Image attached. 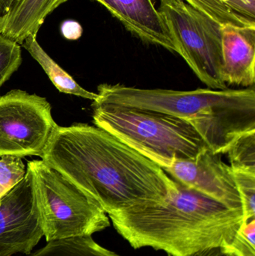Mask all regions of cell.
<instances>
[{"label": "cell", "mask_w": 255, "mask_h": 256, "mask_svg": "<svg viewBox=\"0 0 255 256\" xmlns=\"http://www.w3.org/2000/svg\"><path fill=\"white\" fill-rule=\"evenodd\" d=\"M16 1V0H0V18L9 12Z\"/></svg>", "instance_id": "obj_23"}, {"label": "cell", "mask_w": 255, "mask_h": 256, "mask_svg": "<svg viewBox=\"0 0 255 256\" xmlns=\"http://www.w3.org/2000/svg\"><path fill=\"white\" fill-rule=\"evenodd\" d=\"M165 172L183 186L214 198L234 210H242L243 202L230 165L221 154L210 148L191 159L175 160Z\"/></svg>", "instance_id": "obj_9"}, {"label": "cell", "mask_w": 255, "mask_h": 256, "mask_svg": "<svg viewBox=\"0 0 255 256\" xmlns=\"http://www.w3.org/2000/svg\"><path fill=\"white\" fill-rule=\"evenodd\" d=\"M61 32L63 37L67 40H75L79 39L82 36V27L79 22L75 20L64 21L61 25Z\"/></svg>", "instance_id": "obj_21"}, {"label": "cell", "mask_w": 255, "mask_h": 256, "mask_svg": "<svg viewBox=\"0 0 255 256\" xmlns=\"http://www.w3.org/2000/svg\"><path fill=\"white\" fill-rule=\"evenodd\" d=\"M45 98L15 90L0 97V158H41L58 124Z\"/></svg>", "instance_id": "obj_7"}, {"label": "cell", "mask_w": 255, "mask_h": 256, "mask_svg": "<svg viewBox=\"0 0 255 256\" xmlns=\"http://www.w3.org/2000/svg\"><path fill=\"white\" fill-rule=\"evenodd\" d=\"M40 158L108 215L162 202L177 190L161 167L96 126H57Z\"/></svg>", "instance_id": "obj_1"}, {"label": "cell", "mask_w": 255, "mask_h": 256, "mask_svg": "<svg viewBox=\"0 0 255 256\" xmlns=\"http://www.w3.org/2000/svg\"><path fill=\"white\" fill-rule=\"evenodd\" d=\"M176 184V190L162 202L108 215L118 234L134 249L151 248L170 256L230 246L245 222L244 210Z\"/></svg>", "instance_id": "obj_2"}, {"label": "cell", "mask_w": 255, "mask_h": 256, "mask_svg": "<svg viewBox=\"0 0 255 256\" xmlns=\"http://www.w3.org/2000/svg\"><path fill=\"white\" fill-rule=\"evenodd\" d=\"M93 122L163 170L209 148L187 122L161 112L111 104H92Z\"/></svg>", "instance_id": "obj_4"}, {"label": "cell", "mask_w": 255, "mask_h": 256, "mask_svg": "<svg viewBox=\"0 0 255 256\" xmlns=\"http://www.w3.org/2000/svg\"><path fill=\"white\" fill-rule=\"evenodd\" d=\"M94 104H111L168 114L193 126L214 154L227 153L240 137L255 132V87L192 91L148 90L101 84Z\"/></svg>", "instance_id": "obj_3"}, {"label": "cell", "mask_w": 255, "mask_h": 256, "mask_svg": "<svg viewBox=\"0 0 255 256\" xmlns=\"http://www.w3.org/2000/svg\"><path fill=\"white\" fill-rule=\"evenodd\" d=\"M227 248L235 256H255V218L242 224L232 244Z\"/></svg>", "instance_id": "obj_20"}, {"label": "cell", "mask_w": 255, "mask_h": 256, "mask_svg": "<svg viewBox=\"0 0 255 256\" xmlns=\"http://www.w3.org/2000/svg\"><path fill=\"white\" fill-rule=\"evenodd\" d=\"M234 171V170H233ZM243 202L245 221L255 218V173L234 171Z\"/></svg>", "instance_id": "obj_19"}, {"label": "cell", "mask_w": 255, "mask_h": 256, "mask_svg": "<svg viewBox=\"0 0 255 256\" xmlns=\"http://www.w3.org/2000/svg\"><path fill=\"white\" fill-rule=\"evenodd\" d=\"M187 256H235L227 246H214Z\"/></svg>", "instance_id": "obj_22"}, {"label": "cell", "mask_w": 255, "mask_h": 256, "mask_svg": "<svg viewBox=\"0 0 255 256\" xmlns=\"http://www.w3.org/2000/svg\"><path fill=\"white\" fill-rule=\"evenodd\" d=\"M25 173L26 167L22 158L14 156L0 158V198L18 184Z\"/></svg>", "instance_id": "obj_18"}, {"label": "cell", "mask_w": 255, "mask_h": 256, "mask_svg": "<svg viewBox=\"0 0 255 256\" xmlns=\"http://www.w3.org/2000/svg\"><path fill=\"white\" fill-rule=\"evenodd\" d=\"M21 63L20 45L0 34V88L18 70Z\"/></svg>", "instance_id": "obj_17"}, {"label": "cell", "mask_w": 255, "mask_h": 256, "mask_svg": "<svg viewBox=\"0 0 255 256\" xmlns=\"http://www.w3.org/2000/svg\"><path fill=\"white\" fill-rule=\"evenodd\" d=\"M68 0H16L0 18V34L19 45L29 36H37L46 18Z\"/></svg>", "instance_id": "obj_12"}, {"label": "cell", "mask_w": 255, "mask_h": 256, "mask_svg": "<svg viewBox=\"0 0 255 256\" xmlns=\"http://www.w3.org/2000/svg\"><path fill=\"white\" fill-rule=\"evenodd\" d=\"M226 154L234 171L255 173V132L240 137Z\"/></svg>", "instance_id": "obj_16"}, {"label": "cell", "mask_w": 255, "mask_h": 256, "mask_svg": "<svg viewBox=\"0 0 255 256\" xmlns=\"http://www.w3.org/2000/svg\"><path fill=\"white\" fill-rule=\"evenodd\" d=\"M119 20L128 31L153 44L179 54L176 42L153 0H96Z\"/></svg>", "instance_id": "obj_10"}, {"label": "cell", "mask_w": 255, "mask_h": 256, "mask_svg": "<svg viewBox=\"0 0 255 256\" xmlns=\"http://www.w3.org/2000/svg\"><path fill=\"white\" fill-rule=\"evenodd\" d=\"M222 75L226 85L254 86L255 28L221 27Z\"/></svg>", "instance_id": "obj_11"}, {"label": "cell", "mask_w": 255, "mask_h": 256, "mask_svg": "<svg viewBox=\"0 0 255 256\" xmlns=\"http://www.w3.org/2000/svg\"><path fill=\"white\" fill-rule=\"evenodd\" d=\"M220 26L255 28V0H184Z\"/></svg>", "instance_id": "obj_13"}, {"label": "cell", "mask_w": 255, "mask_h": 256, "mask_svg": "<svg viewBox=\"0 0 255 256\" xmlns=\"http://www.w3.org/2000/svg\"><path fill=\"white\" fill-rule=\"evenodd\" d=\"M43 236L34 176L26 166L24 178L0 198V256L28 255Z\"/></svg>", "instance_id": "obj_8"}, {"label": "cell", "mask_w": 255, "mask_h": 256, "mask_svg": "<svg viewBox=\"0 0 255 256\" xmlns=\"http://www.w3.org/2000/svg\"><path fill=\"white\" fill-rule=\"evenodd\" d=\"M22 46L29 52L34 60L41 66L55 88L61 93L83 98L94 102L98 97L97 93L87 91L79 85L67 72H64L41 48L37 36H29L24 40Z\"/></svg>", "instance_id": "obj_14"}, {"label": "cell", "mask_w": 255, "mask_h": 256, "mask_svg": "<svg viewBox=\"0 0 255 256\" xmlns=\"http://www.w3.org/2000/svg\"><path fill=\"white\" fill-rule=\"evenodd\" d=\"M28 256H120L103 248L91 236L70 238L47 242Z\"/></svg>", "instance_id": "obj_15"}, {"label": "cell", "mask_w": 255, "mask_h": 256, "mask_svg": "<svg viewBox=\"0 0 255 256\" xmlns=\"http://www.w3.org/2000/svg\"><path fill=\"white\" fill-rule=\"evenodd\" d=\"M159 12L179 55L211 90H227L222 75L221 26L184 0H160Z\"/></svg>", "instance_id": "obj_6"}, {"label": "cell", "mask_w": 255, "mask_h": 256, "mask_svg": "<svg viewBox=\"0 0 255 256\" xmlns=\"http://www.w3.org/2000/svg\"><path fill=\"white\" fill-rule=\"evenodd\" d=\"M46 242L91 236L110 225L100 204L43 160L29 161Z\"/></svg>", "instance_id": "obj_5"}]
</instances>
